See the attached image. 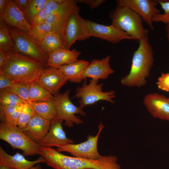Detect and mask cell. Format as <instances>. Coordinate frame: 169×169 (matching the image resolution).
<instances>
[{"label":"cell","instance_id":"6da1fadb","mask_svg":"<svg viewBox=\"0 0 169 169\" xmlns=\"http://www.w3.org/2000/svg\"><path fill=\"white\" fill-rule=\"evenodd\" d=\"M40 155L47 165L54 169H121L114 156H101L96 160L71 157L51 147H42Z\"/></svg>","mask_w":169,"mask_h":169},{"label":"cell","instance_id":"7a4b0ae2","mask_svg":"<svg viewBox=\"0 0 169 169\" xmlns=\"http://www.w3.org/2000/svg\"><path fill=\"white\" fill-rule=\"evenodd\" d=\"M45 67L38 61L15 50L7 53L0 73L14 83L29 84L38 80Z\"/></svg>","mask_w":169,"mask_h":169},{"label":"cell","instance_id":"3957f363","mask_svg":"<svg viewBox=\"0 0 169 169\" xmlns=\"http://www.w3.org/2000/svg\"><path fill=\"white\" fill-rule=\"evenodd\" d=\"M153 63V51L149 39L140 40L134 52L129 73L121 79V84L130 87L144 85Z\"/></svg>","mask_w":169,"mask_h":169},{"label":"cell","instance_id":"277c9868","mask_svg":"<svg viewBox=\"0 0 169 169\" xmlns=\"http://www.w3.org/2000/svg\"><path fill=\"white\" fill-rule=\"evenodd\" d=\"M112 24L139 41L148 39L149 32L143 24V20L136 13L126 6L117 5L109 13Z\"/></svg>","mask_w":169,"mask_h":169},{"label":"cell","instance_id":"5b68a950","mask_svg":"<svg viewBox=\"0 0 169 169\" xmlns=\"http://www.w3.org/2000/svg\"><path fill=\"white\" fill-rule=\"evenodd\" d=\"M0 139L8 143L13 149L22 150L24 156L40 155V146L38 144L30 139L23 129L18 126L1 122Z\"/></svg>","mask_w":169,"mask_h":169},{"label":"cell","instance_id":"8992f818","mask_svg":"<svg viewBox=\"0 0 169 169\" xmlns=\"http://www.w3.org/2000/svg\"><path fill=\"white\" fill-rule=\"evenodd\" d=\"M9 28L14 44V50L38 61L46 67L48 55L39 44L28 33L15 28L9 27Z\"/></svg>","mask_w":169,"mask_h":169},{"label":"cell","instance_id":"52a82bcc","mask_svg":"<svg viewBox=\"0 0 169 169\" xmlns=\"http://www.w3.org/2000/svg\"><path fill=\"white\" fill-rule=\"evenodd\" d=\"M99 80L92 79L89 84L84 83L81 86L76 88L73 98L79 99V106L82 108L101 100L114 103L113 99L115 97V91H103V84L99 83Z\"/></svg>","mask_w":169,"mask_h":169},{"label":"cell","instance_id":"ba28073f","mask_svg":"<svg viewBox=\"0 0 169 169\" xmlns=\"http://www.w3.org/2000/svg\"><path fill=\"white\" fill-rule=\"evenodd\" d=\"M70 90H67L64 93H59L54 96L56 112V119L65 121L64 125L69 127H72L74 124L77 125L82 124L83 121L76 114L86 116V113L80 106L74 105L69 98Z\"/></svg>","mask_w":169,"mask_h":169},{"label":"cell","instance_id":"9c48e42d","mask_svg":"<svg viewBox=\"0 0 169 169\" xmlns=\"http://www.w3.org/2000/svg\"><path fill=\"white\" fill-rule=\"evenodd\" d=\"M79 13H73L70 15L61 37L64 48L68 49H70L76 41H84L90 37L87 20L83 18Z\"/></svg>","mask_w":169,"mask_h":169},{"label":"cell","instance_id":"30bf717a","mask_svg":"<svg viewBox=\"0 0 169 169\" xmlns=\"http://www.w3.org/2000/svg\"><path fill=\"white\" fill-rule=\"evenodd\" d=\"M98 131L95 136L89 135L85 141L78 144H69L57 148L59 152H66L73 157L96 160L101 157L97 148L98 139L104 126L100 122L98 126Z\"/></svg>","mask_w":169,"mask_h":169},{"label":"cell","instance_id":"8fae6325","mask_svg":"<svg viewBox=\"0 0 169 169\" xmlns=\"http://www.w3.org/2000/svg\"><path fill=\"white\" fill-rule=\"evenodd\" d=\"M88 31L90 37H93L117 44L122 40H133L124 32L112 24L106 26L87 20Z\"/></svg>","mask_w":169,"mask_h":169},{"label":"cell","instance_id":"7c38bea8","mask_svg":"<svg viewBox=\"0 0 169 169\" xmlns=\"http://www.w3.org/2000/svg\"><path fill=\"white\" fill-rule=\"evenodd\" d=\"M116 2L117 5L126 6L135 12L151 29H154L152 18L156 14L160 13L156 7L157 3L156 0H117Z\"/></svg>","mask_w":169,"mask_h":169},{"label":"cell","instance_id":"4fadbf2b","mask_svg":"<svg viewBox=\"0 0 169 169\" xmlns=\"http://www.w3.org/2000/svg\"><path fill=\"white\" fill-rule=\"evenodd\" d=\"M77 0H66L59 9L48 15L46 22L52 26L53 31L61 37L67 21L73 13H79L80 8Z\"/></svg>","mask_w":169,"mask_h":169},{"label":"cell","instance_id":"5bb4252c","mask_svg":"<svg viewBox=\"0 0 169 169\" xmlns=\"http://www.w3.org/2000/svg\"><path fill=\"white\" fill-rule=\"evenodd\" d=\"M63 120L59 119L51 121L48 132L37 143L41 147H58L68 144H73V141L67 137L63 129Z\"/></svg>","mask_w":169,"mask_h":169},{"label":"cell","instance_id":"9a60e30c","mask_svg":"<svg viewBox=\"0 0 169 169\" xmlns=\"http://www.w3.org/2000/svg\"><path fill=\"white\" fill-rule=\"evenodd\" d=\"M143 102L153 117L169 121V98L157 93H150L145 97Z\"/></svg>","mask_w":169,"mask_h":169},{"label":"cell","instance_id":"2e32d148","mask_svg":"<svg viewBox=\"0 0 169 169\" xmlns=\"http://www.w3.org/2000/svg\"><path fill=\"white\" fill-rule=\"evenodd\" d=\"M0 16L9 27L15 28L28 33L31 31V25L27 21L23 12L14 0H8L7 8Z\"/></svg>","mask_w":169,"mask_h":169},{"label":"cell","instance_id":"e0dca14e","mask_svg":"<svg viewBox=\"0 0 169 169\" xmlns=\"http://www.w3.org/2000/svg\"><path fill=\"white\" fill-rule=\"evenodd\" d=\"M43 86L54 96L67 82V78L58 69L52 67L44 68L38 79Z\"/></svg>","mask_w":169,"mask_h":169},{"label":"cell","instance_id":"ac0fdd59","mask_svg":"<svg viewBox=\"0 0 169 169\" xmlns=\"http://www.w3.org/2000/svg\"><path fill=\"white\" fill-rule=\"evenodd\" d=\"M110 58L111 56L108 55L101 59H93L81 74L80 82L88 78L98 80L107 79L114 72L110 64Z\"/></svg>","mask_w":169,"mask_h":169},{"label":"cell","instance_id":"d6986e66","mask_svg":"<svg viewBox=\"0 0 169 169\" xmlns=\"http://www.w3.org/2000/svg\"><path fill=\"white\" fill-rule=\"evenodd\" d=\"M45 159L41 156L37 160L28 161L24 156L18 152L13 155L8 154L0 146V166H4L11 169H29L40 163H46Z\"/></svg>","mask_w":169,"mask_h":169},{"label":"cell","instance_id":"ffe728a7","mask_svg":"<svg viewBox=\"0 0 169 169\" xmlns=\"http://www.w3.org/2000/svg\"><path fill=\"white\" fill-rule=\"evenodd\" d=\"M51 121L36 113L23 130L28 137L33 141L38 143L48 132Z\"/></svg>","mask_w":169,"mask_h":169},{"label":"cell","instance_id":"44dd1931","mask_svg":"<svg viewBox=\"0 0 169 169\" xmlns=\"http://www.w3.org/2000/svg\"><path fill=\"white\" fill-rule=\"evenodd\" d=\"M81 53L75 49L70 50L64 48H58L48 54L46 67L58 69L62 66L73 63L78 60Z\"/></svg>","mask_w":169,"mask_h":169},{"label":"cell","instance_id":"7402d4cb","mask_svg":"<svg viewBox=\"0 0 169 169\" xmlns=\"http://www.w3.org/2000/svg\"><path fill=\"white\" fill-rule=\"evenodd\" d=\"M87 60L81 59L68 64L62 66L58 69L66 76L68 80L72 82L80 83V77L89 64Z\"/></svg>","mask_w":169,"mask_h":169},{"label":"cell","instance_id":"603a6c76","mask_svg":"<svg viewBox=\"0 0 169 169\" xmlns=\"http://www.w3.org/2000/svg\"><path fill=\"white\" fill-rule=\"evenodd\" d=\"M36 113L41 117L50 121L56 119L57 112L54 100L29 102Z\"/></svg>","mask_w":169,"mask_h":169},{"label":"cell","instance_id":"cb8c5ba5","mask_svg":"<svg viewBox=\"0 0 169 169\" xmlns=\"http://www.w3.org/2000/svg\"><path fill=\"white\" fill-rule=\"evenodd\" d=\"M29 97L30 102L49 101L54 99V96L43 86L38 80L29 84Z\"/></svg>","mask_w":169,"mask_h":169},{"label":"cell","instance_id":"d4e9b609","mask_svg":"<svg viewBox=\"0 0 169 169\" xmlns=\"http://www.w3.org/2000/svg\"><path fill=\"white\" fill-rule=\"evenodd\" d=\"M0 18V50L8 53L14 50V44L9 27Z\"/></svg>","mask_w":169,"mask_h":169},{"label":"cell","instance_id":"484cf974","mask_svg":"<svg viewBox=\"0 0 169 169\" xmlns=\"http://www.w3.org/2000/svg\"><path fill=\"white\" fill-rule=\"evenodd\" d=\"M39 44L48 55L57 49L64 48L60 35L54 31L47 35Z\"/></svg>","mask_w":169,"mask_h":169},{"label":"cell","instance_id":"4316f807","mask_svg":"<svg viewBox=\"0 0 169 169\" xmlns=\"http://www.w3.org/2000/svg\"><path fill=\"white\" fill-rule=\"evenodd\" d=\"M48 1V0H29L28 6L23 12L29 23L36 15L44 9Z\"/></svg>","mask_w":169,"mask_h":169},{"label":"cell","instance_id":"83f0119b","mask_svg":"<svg viewBox=\"0 0 169 169\" xmlns=\"http://www.w3.org/2000/svg\"><path fill=\"white\" fill-rule=\"evenodd\" d=\"M53 31L51 25L47 22L34 27H32L31 31L28 34L38 43L51 32Z\"/></svg>","mask_w":169,"mask_h":169},{"label":"cell","instance_id":"f1b7e54d","mask_svg":"<svg viewBox=\"0 0 169 169\" xmlns=\"http://www.w3.org/2000/svg\"><path fill=\"white\" fill-rule=\"evenodd\" d=\"M27 102L16 95L4 90H0V103L1 105L18 106Z\"/></svg>","mask_w":169,"mask_h":169},{"label":"cell","instance_id":"f546056e","mask_svg":"<svg viewBox=\"0 0 169 169\" xmlns=\"http://www.w3.org/2000/svg\"><path fill=\"white\" fill-rule=\"evenodd\" d=\"M36 113L32 106L29 103H24L21 111L17 126L23 129Z\"/></svg>","mask_w":169,"mask_h":169},{"label":"cell","instance_id":"4dcf8cb0","mask_svg":"<svg viewBox=\"0 0 169 169\" xmlns=\"http://www.w3.org/2000/svg\"><path fill=\"white\" fill-rule=\"evenodd\" d=\"M3 90L16 95L28 103L30 102L29 84L14 83L10 87Z\"/></svg>","mask_w":169,"mask_h":169},{"label":"cell","instance_id":"1f68e13d","mask_svg":"<svg viewBox=\"0 0 169 169\" xmlns=\"http://www.w3.org/2000/svg\"><path fill=\"white\" fill-rule=\"evenodd\" d=\"M164 11L163 14L159 13L152 18L153 22H162L166 24L169 23V0H156Z\"/></svg>","mask_w":169,"mask_h":169},{"label":"cell","instance_id":"d6a6232c","mask_svg":"<svg viewBox=\"0 0 169 169\" xmlns=\"http://www.w3.org/2000/svg\"><path fill=\"white\" fill-rule=\"evenodd\" d=\"M20 105L18 106H9L0 105V116L1 122H5L7 119L14 112Z\"/></svg>","mask_w":169,"mask_h":169},{"label":"cell","instance_id":"836d02e7","mask_svg":"<svg viewBox=\"0 0 169 169\" xmlns=\"http://www.w3.org/2000/svg\"><path fill=\"white\" fill-rule=\"evenodd\" d=\"M66 0H48L44 9L48 15L57 11L62 6Z\"/></svg>","mask_w":169,"mask_h":169},{"label":"cell","instance_id":"e575fe53","mask_svg":"<svg viewBox=\"0 0 169 169\" xmlns=\"http://www.w3.org/2000/svg\"><path fill=\"white\" fill-rule=\"evenodd\" d=\"M158 88L166 92L169 91V73L161 74L156 82Z\"/></svg>","mask_w":169,"mask_h":169},{"label":"cell","instance_id":"d590c367","mask_svg":"<svg viewBox=\"0 0 169 169\" xmlns=\"http://www.w3.org/2000/svg\"><path fill=\"white\" fill-rule=\"evenodd\" d=\"M48 15V14L44 9L33 18L29 23L32 27H34L40 25L46 22Z\"/></svg>","mask_w":169,"mask_h":169},{"label":"cell","instance_id":"8d00e7d4","mask_svg":"<svg viewBox=\"0 0 169 169\" xmlns=\"http://www.w3.org/2000/svg\"><path fill=\"white\" fill-rule=\"evenodd\" d=\"M24 104L20 105L14 112L7 119L6 121L3 123L17 126L20 115Z\"/></svg>","mask_w":169,"mask_h":169},{"label":"cell","instance_id":"74e56055","mask_svg":"<svg viewBox=\"0 0 169 169\" xmlns=\"http://www.w3.org/2000/svg\"><path fill=\"white\" fill-rule=\"evenodd\" d=\"M14 83L7 76L0 73V90L10 87Z\"/></svg>","mask_w":169,"mask_h":169},{"label":"cell","instance_id":"f35d334b","mask_svg":"<svg viewBox=\"0 0 169 169\" xmlns=\"http://www.w3.org/2000/svg\"><path fill=\"white\" fill-rule=\"evenodd\" d=\"M78 3L88 5L91 9H95L99 7L106 1L105 0H77Z\"/></svg>","mask_w":169,"mask_h":169},{"label":"cell","instance_id":"ab89813d","mask_svg":"<svg viewBox=\"0 0 169 169\" xmlns=\"http://www.w3.org/2000/svg\"><path fill=\"white\" fill-rule=\"evenodd\" d=\"M19 9L23 12L26 9L29 0H15Z\"/></svg>","mask_w":169,"mask_h":169},{"label":"cell","instance_id":"60d3db41","mask_svg":"<svg viewBox=\"0 0 169 169\" xmlns=\"http://www.w3.org/2000/svg\"><path fill=\"white\" fill-rule=\"evenodd\" d=\"M8 0H0V16L4 12L7 7Z\"/></svg>","mask_w":169,"mask_h":169},{"label":"cell","instance_id":"b9f144b4","mask_svg":"<svg viewBox=\"0 0 169 169\" xmlns=\"http://www.w3.org/2000/svg\"><path fill=\"white\" fill-rule=\"evenodd\" d=\"M7 53L0 50V67L2 66L5 60L7 55Z\"/></svg>","mask_w":169,"mask_h":169},{"label":"cell","instance_id":"7bdbcfd3","mask_svg":"<svg viewBox=\"0 0 169 169\" xmlns=\"http://www.w3.org/2000/svg\"><path fill=\"white\" fill-rule=\"evenodd\" d=\"M165 29L166 33L167 38L169 42V23L166 24Z\"/></svg>","mask_w":169,"mask_h":169},{"label":"cell","instance_id":"ee69618b","mask_svg":"<svg viewBox=\"0 0 169 169\" xmlns=\"http://www.w3.org/2000/svg\"><path fill=\"white\" fill-rule=\"evenodd\" d=\"M29 169H42V167L40 165L38 164L35 166L32 167Z\"/></svg>","mask_w":169,"mask_h":169},{"label":"cell","instance_id":"f6af8a7d","mask_svg":"<svg viewBox=\"0 0 169 169\" xmlns=\"http://www.w3.org/2000/svg\"><path fill=\"white\" fill-rule=\"evenodd\" d=\"M0 169H11L10 168L4 166H0Z\"/></svg>","mask_w":169,"mask_h":169}]
</instances>
